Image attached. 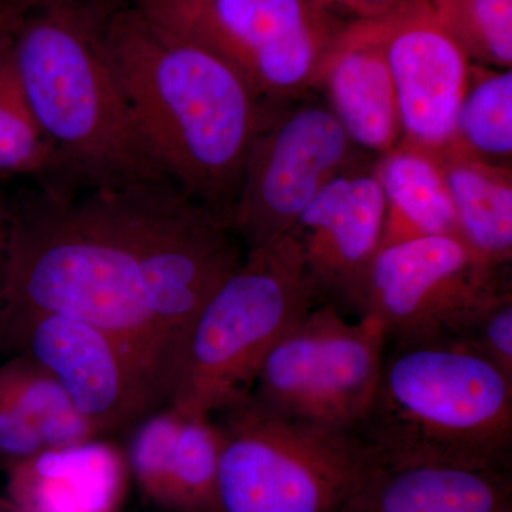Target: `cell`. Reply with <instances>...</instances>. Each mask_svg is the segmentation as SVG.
Instances as JSON below:
<instances>
[{"mask_svg": "<svg viewBox=\"0 0 512 512\" xmlns=\"http://www.w3.org/2000/svg\"><path fill=\"white\" fill-rule=\"evenodd\" d=\"M200 202L170 180L39 185L10 204L0 322L53 313L128 350L167 402V353L148 309L157 262Z\"/></svg>", "mask_w": 512, "mask_h": 512, "instance_id": "obj_1", "label": "cell"}, {"mask_svg": "<svg viewBox=\"0 0 512 512\" xmlns=\"http://www.w3.org/2000/svg\"><path fill=\"white\" fill-rule=\"evenodd\" d=\"M104 43L148 150L185 194L231 224L266 103L222 57L160 32L136 8L104 16Z\"/></svg>", "mask_w": 512, "mask_h": 512, "instance_id": "obj_2", "label": "cell"}, {"mask_svg": "<svg viewBox=\"0 0 512 512\" xmlns=\"http://www.w3.org/2000/svg\"><path fill=\"white\" fill-rule=\"evenodd\" d=\"M103 22L76 0H53L29 18L20 15L13 57L30 111L74 184L170 180L138 130Z\"/></svg>", "mask_w": 512, "mask_h": 512, "instance_id": "obj_3", "label": "cell"}, {"mask_svg": "<svg viewBox=\"0 0 512 512\" xmlns=\"http://www.w3.org/2000/svg\"><path fill=\"white\" fill-rule=\"evenodd\" d=\"M357 434L379 463L510 471L512 377L451 336L394 342Z\"/></svg>", "mask_w": 512, "mask_h": 512, "instance_id": "obj_4", "label": "cell"}, {"mask_svg": "<svg viewBox=\"0 0 512 512\" xmlns=\"http://www.w3.org/2000/svg\"><path fill=\"white\" fill-rule=\"evenodd\" d=\"M315 305L291 234L245 251L192 323L165 406L212 416L251 392L266 355Z\"/></svg>", "mask_w": 512, "mask_h": 512, "instance_id": "obj_5", "label": "cell"}, {"mask_svg": "<svg viewBox=\"0 0 512 512\" xmlns=\"http://www.w3.org/2000/svg\"><path fill=\"white\" fill-rule=\"evenodd\" d=\"M212 419L221 439L215 512H339L376 463L356 431L282 416L251 392Z\"/></svg>", "mask_w": 512, "mask_h": 512, "instance_id": "obj_6", "label": "cell"}, {"mask_svg": "<svg viewBox=\"0 0 512 512\" xmlns=\"http://www.w3.org/2000/svg\"><path fill=\"white\" fill-rule=\"evenodd\" d=\"M386 349L379 320H350L332 303H319L266 355L251 394L282 416L357 433L375 399Z\"/></svg>", "mask_w": 512, "mask_h": 512, "instance_id": "obj_7", "label": "cell"}, {"mask_svg": "<svg viewBox=\"0 0 512 512\" xmlns=\"http://www.w3.org/2000/svg\"><path fill=\"white\" fill-rule=\"evenodd\" d=\"M348 25L318 0H212L187 18L153 26L207 47L262 100L281 104L316 92Z\"/></svg>", "mask_w": 512, "mask_h": 512, "instance_id": "obj_8", "label": "cell"}, {"mask_svg": "<svg viewBox=\"0 0 512 512\" xmlns=\"http://www.w3.org/2000/svg\"><path fill=\"white\" fill-rule=\"evenodd\" d=\"M369 161L325 101L306 96L275 104L252 143L231 215L242 247L289 234L333 178Z\"/></svg>", "mask_w": 512, "mask_h": 512, "instance_id": "obj_9", "label": "cell"}, {"mask_svg": "<svg viewBox=\"0 0 512 512\" xmlns=\"http://www.w3.org/2000/svg\"><path fill=\"white\" fill-rule=\"evenodd\" d=\"M457 235H430L380 248L357 299L387 342L450 336L484 296L510 281Z\"/></svg>", "mask_w": 512, "mask_h": 512, "instance_id": "obj_10", "label": "cell"}, {"mask_svg": "<svg viewBox=\"0 0 512 512\" xmlns=\"http://www.w3.org/2000/svg\"><path fill=\"white\" fill-rule=\"evenodd\" d=\"M0 348L45 369L97 436L136 426L164 399L128 350L97 326L53 313L0 322Z\"/></svg>", "mask_w": 512, "mask_h": 512, "instance_id": "obj_11", "label": "cell"}, {"mask_svg": "<svg viewBox=\"0 0 512 512\" xmlns=\"http://www.w3.org/2000/svg\"><path fill=\"white\" fill-rule=\"evenodd\" d=\"M375 22L396 93L399 143L437 156L456 140L458 110L473 63L430 0H413Z\"/></svg>", "mask_w": 512, "mask_h": 512, "instance_id": "obj_12", "label": "cell"}, {"mask_svg": "<svg viewBox=\"0 0 512 512\" xmlns=\"http://www.w3.org/2000/svg\"><path fill=\"white\" fill-rule=\"evenodd\" d=\"M376 160L338 175L313 198L289 234L316 301L355 311L383 237L384 195Z\"/></svg>", "mask_w": 512, "mask_h": 512, "instance_id": "obj_13", "label": "cell"}, {"mask_svg": "<svg viewBox=\"0 0 512 512\" xmlns=\"http://www.w3.org/2000/svg\"><path fill=\"white\" fill-rule=\"evenodd\" d=\"M220 431L212 416L165 406L134 426L128 464L153 503L173 512H215Z\"/></svg>", "mask_w": 512, "mask_h": 512, "instance_id": "obj_14", "label": "cell"}, {"mask_svg": "<svg viewBox=\"0 0 512 512\" xmlns=\"http://www.w3.org/2000/svg\"><path fill=\"white\" fill-rule=\"evenodd\" d=\"M316 92L357 148L372 157L402 138L396 93L375 20L349 22L320 73Z\"/></svg>", "mask_w": 512, "mask_h": 512, "instance_id": "obj_15", "label": "cell"}, {"mask_svg": "<svg viewBox=\"0 0 512 512\" xmlns=\"http://www.w3.org/2000/svg\"><path fill=\"white\" fill-rule=\"evenodd\" d=\"M339 512H512L511 474L448 463H376Z\"/></svg>", "mask_w": 512, "mask_h": 512, "instance_id": "obj_16", "label": "cell"}, {"mask_svg": "<svg viewBox=\"0 0 512 512\" xmlns=\"http://www.w3.org/2000/svg\"><path fill=\"white\" fill-rule=\"evenodd\" d=\"M6 466L8 504L15 512H114L123 494V460L97 440Z\"/></svg>", "mask_w": 512, "mask_h": 512, "instance_id": "obj_17", "label": "cell"}, {"mask_svg": "<svg viewBox=\"0 0 512 512\" xmlns=\"http://www.w3.org/2000/svg\"><path fill=\"white\" fill-rule=\"evenodd\" d=\"M433 157L456 211L458 235L484 264L507 269L512 259L510 165L481 160L454 144Z\"/></svg>", "mask_w": 512, "mask_h": 512, "instance_id": "obj_18", "label": "cell"}, {"mask_svg": "<svg viewBox=\"0 0 512 512\" xmlns=\"http://www.w3.org/2000/svg\"><path fill=\"white\" fill-rule=\"evenodd\" d=\"M384 195L382 245L430 235H458L456 211L439 163L419 148L399 143L376 158Z\"/></svg>", "mask_w": 512, "mask_h": 512, "instance_id": "obj_19", "label": "cell"}, {"mask_svg": "<svg viewBox=\"0 0 512 512\" xmlns=\"http://www.w3.org/2000/svg\"><path fill=\"white\" fill-rule=\"evenodd\" d=\"M20 15L10 10L0 19V174L33 177L39 185L66 183L69 175L37 126L16 69L12 42Z\"/></svg>", "mask_w": 512, "mask_h": 512, "instance_id": "obj_20", "label": "cell"}, {"mask_svg": "<svg viewBox=\"0 0 512 512\" xmlns=\"http://www.w3.org/2000/svg\"><path fill=\"white\" fill-rule=\"evenodd\" d=\"M0 397L35 427L45 450L99 440L55 377L29 357L16 355L0 365Z\"/></svg>", "mask_w": 512, "mask_h": 512, "instance_id": "obj_21", "label": "cell"}, {"mask_svg": "<svg viewBox=\"0 0 512 512\" xmlns=\"http://www.w3.org/2000/svg\"><path fill=\"white\" fill-rule=\"evenodd\" d=\"M454 146L500 165L512 161V70L471 67Z\"/></svg>", "mask_w": 512, "mask_h": 512, "instance_id": "obj_22", "label": "cell"}, {"mask_svg": "<svg viewBox=\"0 0 512 512\" xmlns=\"http://www.w3.org/2000/svg\"><path fill=\"white\" fill-rule=\"evenodd\" d=\"M437 18L470 62L512 66V0H430Z\"/></svg>", "mask_w": 512, "mask_h": 512, "instance_id": "obj_23", "label": "cell"}, {"mask_svg": "<svg viewBox=\"0 0 512 512\" xmlns=\"http://www.w3.org/2000/svg\"><path fill=\"white\" fill-rule=\"evenodd\" d=\"M450 336L467 343L512 377L511 282L484 296Z\"/></svg>", "mask_w": 512, "mask_h": 512, "instance_id": "obj_24", "label": "cell"}, {"mask_svg": "<svg viewBox=\"0 0 512 512\" xmlns=\"http://www.w3.org/2000/svg\"><path fill=\"white\" fill-rule=\"evenodd\" d=\"M45 450L35 427L0 397V457L6 464L18 463Z\"/></svg>", "mask_w": 512, "mask_h": 512, "instance_id": "obj_25", "label": "cell"}, {"mask_svg": "<svg viewBox=\"0 0 512 512\" xmlns=\"http://www.w3.org/2000/svg\"><path fill=\"white\" fill-rule=\"evenodd\" d=\"M348 22H365L386 18L399 12L413 0H318Z\"/></svg>", "mask_w": 512, "mask_h": 512, "instance_id": "obj_26", "label": "cell"}, {"mask_svg": "<svg viewBox=\"0 0 512 512\" xmlns=\"http://www.w3.org/2000/svg\"><path fill=\"white\" fill-rule=\"evenodd\" d=\"M212 0H134V5L148 22L156 26L168 25L187 18Z\"/></svg>", "mask_w": 512, "mask_h": 512, "instance_id": "obj_27", "label": "cell"}, {"mask_svg": "<svg viewBox=\"0 0 512 512\" xmlns=\"http://www.w3.org/2000/svg\"><path fill=\"white\" fill-rule=\"evenodd\" d=\"M10 229V204L0 194V302H2L3 278H5L6 254Z\"/></svg>", "mask_w": 512, "mask_h": 512, "instance_id": "obj_28", "label": "cell"}, {"mask_svg": "<svg viewBox=\"0 0 512 512\" xmlns=\"http://www.w3.org/2000/svg\"><path fill=\"white\" fill-rule=\"evenodd\" d=\"M50 2H53V0H15L20 13L25 12V10L43 8V6L49 5Z\"/></svg>", "mask_w": 512, "mask_h": 512, "instance_id": "obj_29", "label": "cell"}, {"mask_svg": "<svg viewBox=\"0 0 512 512\" xmlns=\"http://www.w3.org/2000/svg\"><path fill=\"white\" fill-rule=\"evenodd\" d=\"M0 512H15L9 504L0 505Z\"/></svg>", "mask_w": 512, "mask_h": 512, "instance_id": "obj_30", "label": "cell"}, {"mask_svg": "<svg viewBox=\"0 0 512 512\" xmlns=\"http://www.w3.org/2000/svg\"><path fill=\"white\" fill-rule=\"evenodd\" d=\"M9 10H12V9H9ZM9 10H2V9H0V19H2V18H3V16H5V15H6V13H8V12H9Z\"/></svg>", "mask_w": 512, "mask_h": 512, "instance_id": "obj_31", "label": "cell"}]
</instances>
